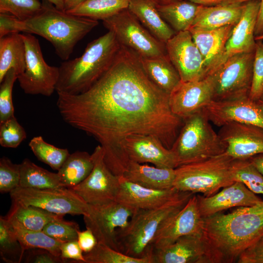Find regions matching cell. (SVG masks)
<instances>
[{
  "label": "cell",
  "mask_w": 263,
  "mask_h": 263,
  "mask_svg": "<svg viewBox=\"0 0 263 263\" xmlns=\"http://www.w3.org/2000/svg\"><path fill=\"white\" fill-rule=\"evenodd\" d=\"M77 241L85 253L90 252L98 243L94 235L88 228L83 231H78Z\"/></svg>",
  "instance_id": "obj_49"
},
{
  "label": "cell",
  "mask_w": 263,
  "mask_h": 263,
  "mask_svg": "<svg viewBox=\"0 0 263 263\" xmlns=\"http://www.w3.org/2000/svg\"><path fill=\"white\" fill-rule=\"evenodd\" d=\"M78 230L76 223L63 219L48 223L42 230L47 235L61 243L77 240Z\"/></svg>",
  "instance_id": "obj_43"
},
{
  "label": "cell",
  "mask_w": 263,
  "mask_h": 263,
  "mask_svg": "<svg viewBox=\"0 0 263 263\" xmlns=\"http://www.w3.org/2000/svg\"><path fill=\"white\" fill-rule=\"evenodd\" d=\"M197 4L204 6H212L220 4L221 0H188Z\"/></svg>",
  "instance_id": "obj_53"
},
{
  "label": "cell",
  "mask_w": 263,
  "mask_h": 263,
  "mask_svg": "<svg viewBox=\"0 0 263 263\" xmlns=\"http://www.w3.org/2000/svg\"><path fill=\"white\" fill-rule=\"evenodd\" d=\"M102 21L121 45L138 56L151 57L167 54L165 43L155 38L128 8Z\"/></svg>",
  "instance_id": "obj_8"
},
{
  "label": "cell",
  "mask_w": 263,
  "mask_h": 263,
  "mask_svg": "<svg viewBox=\"0 0 263 263\" xmlns=\"http://www.w3.org/2000/svg\"><path fill=\"white\" fill-rule=\"evenodd\" d=\"M204 235L225 263L235 262L245 249L263 236V201L204 218Z\"/></svg>",
  "instance_id": "obj_3"
},
{
  "label": "cell",
  "mask_w": 263,
  "mask_h": 263,
  "mask_svg": "<svg viewBox=\"0 0 263 263\" xmlns=\"http://www.w3.org/2000/svg\"><path fill=\"white\" fill-rule=\"evenodd\" d=\"M24 251L12 224L6 216L0 217V255L7 263L22 261Z\"/></svg>",
  "instance_id": "obj_36"
},
{
  "label": "cell",
  "mask_w": 263,
  "mask_h": 263,
  "mask_svg": "<svg viewBox=\"0 0 263 263\" xmlns=\"http://www.w3.org/2000/svg\"><path fill=\"white\" fill-rule=\"evenodd\" d=\"M255 38L256 40H263V35H262L261 36H260L256 37Z\"/></svg>",
  "instance_id": "obj_57"
},
{
  "label": "cell",
  "mask_w": 263,
  "mask_h": 263,
  "mask_svg": "<svg viewBox=\"0 0 263 263\" xmlns=\"http://www.w3.org/2000/svg\"><path fill=\"white\" fill-rule=\"evenodd\" d=\"M257 101H258L261 104L263 105V93L261 97Z\"/></svg>",
  "instance_id": "obj_58"
},
{
  "label": "cell",
  "mask_w": 263,
  "mask_h": 263,
  "mask_svg": "<svg viewBox=\"0 0 263 263\" xmlns=\"http://www.w3.org/2000/svg\"><path fill=\"white\" fill-rule=\"evenodd\" d=\"M7 218L12 224L24 252L32 248H42L56 256L61 257L60 245L62 243L48 236L42 230L27 229L16 220Z\"/></svg>",
  "instance_id": "obj_35"
},
{
  "label": "cell",
  "mask_w": 263,
  "mask_h": 263,
  "mask_svg": "<svg viewBox=\"0 0 263 263\" xmlns=\"http://www.w3.org/2000/svg\"><path fill=\"white\" fill-rule=\"evenodd\" d=\"M254 52L230 57L211 74L214 80L213 101L248 96L252 81Z\"/></svg>",
  "instance_id": "obj_10"
},
{
  "label": "cell",
  "mask_w": 263,
  "mask_h": 263,
  "mask_svg": "<svg viewBox=\"0 0 263 263\" xmlns=\"http://www.w3.org/2000/svg\"><path fill=\"white\" fill-rule=\"evenodd\" d=\"M203 110L210 122L220 127L229 123L238 122L263 128V105L249 96L213 101Z\"/></svg>",
  "instance_id": "obj_17"
},
{
  "label": "cell",
  "mask_w": 263,
  "mask_h": 263,
  "mask_svg": "<svg viewBox=\"0 0 263 263\" xmlns=\"http://www.w3.org/2000/svg\"><path fill=\"white\" fill-rule=\"evenodd\" d=\"M93 169L88 177L78 185L69 188L87 204L96 206L115 201L119 186V177L107 166L102 147L98 145L91 154Z\"/></svg>",
  "instance_id": "obj_13"
},
{
  "label": "cell",
  "mask_w": 263,
  "mask_h": 263,
  "mask_svg": "<svg viewBox=\"0 0 263 263\" xmlns=\"http://www.w3.org/2000/svg\"><path fill=\"white\" fill-rule=\"evenodd\" d=\"M57 94L63 120L99 143L107 166L118 177L132 161L124 150L127 137L153 136L170 149L184 123L170 109L169 94L146 74L139 56L122 45L110 68L88 90Z\"/></svg>",
  "instance_id": "obj_1"
},
{
  "label": "cell",
  "mask_w": 263,
  "mask_h": 263,
  "mask_svg": "<svg viewBox=\"0 0 263 263\" xmlns=\"http://www.w3.org/2000/svg\"><path fill=\"white\" fill-rule=\"evenodd\" d=\"M244 3L212 6L199 5L190 28L207 30L228 25L235 26L242 16Z\"/></svg>",
  "instance_id": "obj_24"
},
{
  "label": "cell",
  "mask_w": 263,
  "mask_h": 263,
  "mask_svg": "<svg viewBox=\"0 0 263 263\" xmlns=\"http://www.w3.org/2000/svg\"><path fill=\"white\" fill-rule=\"evenodd\" d=\"M84 257L85 263H151L149 255L134 258L99 243L90 252L85 253Z\"/></svg>",
  "instance_id": "obj_39"
},
{
  "label": "cell",
  "mask_w": 263,
  "mask_h": 263,
  "mask_svg": "<svg viewBox=\"0 0 263 263\" xmlns=\"http://www.w3.org/2000/svg\"><path fill=\"white\" fill-rule=\"evenodd\" d=\"M90 206L89 214L83 216L86 228L92 231L98 243L119 251L116 230L125 227L137 209L116 201L101 206Z\"/></svg>",
  "instance_id": "obj_14"
},
{
  "label": "cell",
  "mask_w": 263,
  "mask_h": 263,
  "mask_svg": "<svg viewBox=\"0 0 263 263\" xmlns=\"http://www.w3.org/2000/svg\"><path fill=\"white\" fill-rule=\"evenodd\" d=\"M94 162L91 154L76 151L68 155L57 171L61 187L71 188L85 180L92 171Z\"/></svg>",
  "instance_id": "obj_31"
},
{
  "label": "cell",
  "mask_w": 263,
  "mask_h": 263,
  "mask_svg": "<svg viewBox=\"0 0 263 263\" xmlns=\"http://www.w3.org/2000/svg\"><path fill=\"white\" fill-rule=\"evenodd\" d=\"M29 146L37 159L58 171L70 154L67 149L57 148L46 142L41 136L33 137Z\"/></svg>",
  "instance_id": "obj_37"
},
{
  "label": "cell",
  "mask_w": 263,
  "mask_h": 263,
  "mask_svg": "<svg viewBox=\"0 0 263 263\" xmlns=\"http://www.w3.org/2000/svg\"><path fill=\"white\" fill-rule=\"evenodd\" d=\"M26 51V65L18 75L21 88L26 94L50 96L56 91L59 68L48 65L43 58L38 38L32 34H21Z\"/></svg>",
  "instance_id": "obj_11"
},
{
  "label": "cell",
  "mask_w": 263,
  "mask_h": 263,
  "mask_svg": "<svg viewBox=\"0 0 263 263\" xmlns=\"http://www.w3.org/2000/svg\"><path fill=\"white\" fill-rule=\"evenodd\" d=\"M124 150L131 161L150 163L157 167L175 169L178 164L170 149L151 135H133L127 137Z\"/></svg>",
  "instance_id": "obj_21"
},
{
  "label": "cell",
  "mask_w": 263,
  "mask_h": 263,
  "mask_svg": "<svg viewBox=\"0 0 263 263\" xmlns=\"http://www.w3.org/2000/svg\"><path fill=\"white\" fill-rule=\"evenodd\" d=\"M214 80L212 75L198 80L183 82L169 94L172 112L184 120L203 110L213 101Z\"/></svg>",
  "instance_id": "obj_18"
},
{
  "label": "cell",
  "mask_w": 263,
  "mask_h": 263,
  "mask_svg": "<svg viewBox=\"0 0 263 263\" xmlns=\"http://www.w3.org/2000/svg\"><path fill=\"white\" fill-rule=\"evenodd\" d=\"M249 160L263 175V153L251 157Z\"/></svg>",
  "instance_id": "obj_51"
},
{
  "label": "cell",
  "mask_w": 263,
  "mask_h": 263,
  "mask_svg": "<svg viewBox=\"0 0 263 263\" xmlns=\"http://www.w3.org/2000/svg\"><path fill=\"white\" fill-rule=\"evenodd\" d=\"M121 46L110 31L89 43L80 56L65 60L58 67L56 91L76 95L88 90L110 68Z\"/></svg>",
  "instance_id": "obj_4"
},
{
  "label": "cell",
  "mask_w": 263,
  "mask_h": 263,
  "mask_svg": "<svg viewBox=\"0 0 263 263\" xmlns=\"http://www.w3.org/2000/svg\"><path fill=\"white\" fill-rule=\"evenodd\" d=\"M218 134L225 153L233 159H247L263 153V128L231 122L221 127Z\"/></svg>",
  "instance_id": "obj_19"
},
{
  "label": "cell",
  "mask_w": 263,
  "mask_h": 263,
  "mask_svg": "<svg viewBox=\"0 0 263 263\" xmlns=\"http://www.w3.org/2000/svg\"><path fill=\"white\" fill-rule=\"evenodd\" d=\"M156 0L159 3H167V2H170V1L174 0Z\"/></svg>",
  "instance_id": "obj_56"
},
{
  "label": "cell",
  "mask_w": 263,
  "mask_h": 263,
  "mask_svg": "<svg viewBox=\"0 0 263 263\" xmlns=\"http://www.w3.org/2000/svg\"><path fill=\"white\" fill-rule=\"evenodd\" d=\"M235 26L228 25L211 30L190 28L189 31L204 60L207 76L218 58L223 52Z\"/></svg>",
  "instance_id": "obj_25"
},
{
  "label": "cell",
  "mask_w": 263,
  "mask_h": 263,
  "mask_svg": "<svg viewBox=\"0 0 263 263\" xmlns=\"http://www.w3.org/2000/svg\"><path fill=\"white\" fill-rule=\"evenodd\" d=\"M231 170L234 182L243 183L256 194L263 195V175L247 159H233Z\"/></svg>",
  "instance_id": "obj_38"
},
{
  "label": "cell",
  "mask_w": 263,
  "mask_h": 263,
  "mask_svg": "<svg viewBox=\"0 0 263 263\" xmlns=\"http://www.w3.org/2000/svg\"><path fill=\"white\" fill-rule=\"evenodd\" d=\"M42 3L40 12L24 21L0 13V38L15 32L38 35L50 42L57 55L67 60L77 42L96 27L98 21L69 14L45 0Z\"/></svg>",
  "instance_id": "obj_2"
},
{
  "label": "cell",
  "mask_w": 263,
  "mask_h": 263,
  "mask_svg": "<svg viewBox=\"0 0 263 263\" xmlns=\"http://www.w3.org/2000/svg\"><path fill=\"white\" fill-rule=\"evenodd\" d=\"M201 215L204 218L233 207H249L263 200L243 183L234 182L210 196L197 195Z\"/></svg>",
  "instance_id": "obj_22"
},
{
  "label": "cell",
  "mask_w": 263,
  "mask_h": 263,
  "mask_svg": "<svg viewBox=\"0 0 263 263\" xmlns=\"http://www.w3.org/2000/svg\"><path fill=\"white\" fill-rule=\"evenodd\" d=\"M64 216L35 206L12 201L10 211L6 216L16 220L27 229L42 231L48 223L63 219Z\"/></svg>",
  "instance_id": "obj_32"
},
{
  "label": "cell",
  "mask_w": 263,
  "mask_h": 263,
  "mask_svg": "<svg viewBox=\"0 0 263 263\" xmlns=\"http://www.w3.org/2000/svg\"><path fill=\"white\" fill-rule=\"evenodd\" d=\"M151 263H222L221 254L202 234L182 236L171 244L149 251Z\"/></svg>",
  "instance_id": "obj_12"
},
{
  "label": "cell",
  "mask_w": 263,
  "mask_h": 263,
  "mask_svg": "<svg viewBox=\"0 0 263 263\" xmlns=\"http://www.w3.org/2000/svg\"><path fill=\"white\" fill-rule=\"evenodd\" d=\"M119 186L115 201L136 209H150L160 207L180 196L184 192L173 187L155 189L130 182L119 177Z\"/></svg>",
  "instance_id": "obj_23"
},
{
  "label": "cell",
  "mask_w": 263,
  "mask_h": 263,
  "mask_svg": "<svg viewBox=\"0 0 263 263\" xmlns=\"http://www.w3.org/2000/svg\"><path fill=\"white\" fill-rule=\"evenodd\" d=\"M61 257L74 263H85L83 251L77 240L62 243L60 245Z\"/></svg>",
  "instance_id": "obj_48"
},
{
  "label": "cell",
  "mask_w": 263,
  "mask_h": 263,
  "mask_svg": "<svg viewBox=\"0 0 263 263\" xmlns=\"http://www.w3.org/2000/svg\"><path fill=\"white\" fill-rule=\"evenodd\" d=\"M263 93V41L256 40L253 67V77L249 97L257 101Z\"/></svg>",
  "instance_id": "obj_45"
},
{
  "label": "cell",
  "mask_w": 263,
  "mask_h": 263,
  "mask_svg": "<svg viewBox=\"0 0 263 263\" xmlns=\"http://www.w3.org/2000/svg\"><path fill=\"white\" fill-rule=\"evenodd\" d=\"M18 75L14 69H10L0 82V123L14 116L12 90Z\"/></svg>",
  "instance_id": "obj_41"
},
{
  "label": "cell",
  "mask_w": 263,
  "mask_h": 263,
  "mask_svg": "<svg viewBox=\"0 0 263 263\" xmlns=\"http://www.w3.org/2000/svg\"><path fill=\"white\" fill-rule=\"evenodd\" d=\"M233 159L225 152L202 161L175 169L173 187L182 192L199 193L208 197L234 182L231 165Z\"/></svg>",
  "instance_id": "obj_7"
},
{
  "label": "cell",
  "mask_w": 263,
  "mask_h": 263,
  "mask_svg": "<svg viewBox=\"0 0 263 263\" xmlns=\"http://www.w3.org/2000/svg\"><path fill=\"white\" fill-rule=\"evenodd\" d=\"M156 3V0H131L128 9L155 38L166 43L175 32L161 17Z\"/></svg>",
  "instance_id": "obj_27"
},
{
  "label": "cell",
  "mask_w": 263,
  "mask_h": 263,
  "mask_svg": "<svg viewBox=\"0 0 263 263\" xmlns=\"http://www.w3.org/2000/svg\"><path fill=\"white\" fill-rule=\"evenodd\" d=\"M192 194L184 192L160 207L137 209L127 225L116 230L118 250L137 258L149 255L150 246L157 233L171 217L183 208Z\"/></svg>",
  "instance_id": "obj_5"
},
{
  "label": "cell",
  "mask_w": 263,
  "mask_h": 263,
  "mask_svg": "<svg viewBox=\"0 0 263 263\" xmlns=\"http://www.w3.org/2000/svg\"><path fill=\"white\" fill-rule=\"evenodd\" d=\"M54 4L57 9L64 11L63 0H45Z\"/></svg>",
  "instance_id": "obj_55"
},
{
  "label": "cell",
  "mask_w": 263,
  "mask_h": 263,
  "mask_svg": "<svg viewBox=\"0 0 263 263\" xmlns=\"http://www.w3.org/2000/svg\"><path fill=\"white\" fill-rule=\"evenodd\" d=\"M127 180L155 189L173 187L175 169L159 168L131 161L122 176Z\"/></svg>",
  "instance_id": "obj_26"
},
{
  "label": "cell",
  "mask_w": 263,
  "mask_h": 263,
  "mask_svg": "<svg viewBox=\"0 0 263 263\" xmlns=\"http://www.w3.org/2000/svg\"><path fill=\"white\" fill-rule=\"evenodd\" d=\"M19 164L13 163L6 157L0 159V192L10 193L19 186Z\"/></svg>",
  "instance_id": "obj_44"
},
{
  "label": "cell",
  "mask_w": 263,
  "mask_h": 263,
  "mask_svg": "<svg viewBox=\"0 0 263 263\" xmlns=\"http://www.w3.org/2000/svg\"><path fill=\"white\" fill-rule=\"evenodd\" d=\"M42 8L38 0H0V13L11 15L24 21L38 14Z\"/></svg>",
  "instance_id": "obj_40"
},
{
  "label": "cell",
  "mask_w": 263,
  "mask_h": 263,
  "mask_svg": "<svg viewBox=\"0 0 263 263\" xmlns=\"http://www.w3.org/2000/svg\"><path fill=\"white\" fill-rule=\"evenodd\" d=\"M26 65V51L21 34L15 32L0 38V82L6 73L14 69L18 76Z\"/></svg>",
  "instance_id": "obj_29"
},
{
  "label": "cell",
  "mask_w": 263,
  "mask_h": 263,
  "mask_svg": "<svg viewBox=\"0 0 263 263\" xmlns=\"http://www.w3.org/2000/svg\"><path fill=\"white\" fill-rule=\"evenodd\" d=\"M156 6L163 19L176 33L189 30L194 20L198 4L188 0H174Z\"/></svg>",
  "instance_id": "obj_30"
},
{
  "label": "cell",
  "mask_w": 263,
  "mask_h": 263,
  "mask_svg": "<svg viewBox=\"0 0 263 263\" xmlns=\"http://www.w3.org/2000/svg\"><path fill=\"white\" fill-rule=\"evenodd\" d=\"M26 136L25 130L15 116L0 123V145L3 147L16 148Z\"/></svg>",
  "instance_id": "obj_42"
},
{
  "label": "cell",
  "mask_w": 263,
  "mask_h": 263,
  "mask_svg": "<svg viewBox=\"0 0 263 263\" xmlns=\"http://www.w3.org/2000/svg\"><path fill=\"white\" fill-rule=\"evenodd\" d=\"M139 57L148 77L167 94H169L181 82L180 75L167 54L155 57Z\"/></svg>",
  "instance_id": "obj_28"
},
{
  "label": "cell",
  "mask_w": 263,
  "mask_h": 263,
  "mask_svg": "<svg viewBox=\"0 0 263 263\" xmlns=\"http://www.w3.org/2000/svg\"><path fill=\"white\" fill-rule=\"evenodd\" d=\"M253 0H221V2L220 4L228 5L234 4L244 3L248 1Z\"/></svg>",
  "instance_id": "obj_54"
},
{
  "label": "cell",
  "mask_w": 263,
  "mask_h": 263,
  "mask_svg": "<svg viewBox=\"0 0 263 263\" xmlns=\"http://www.w3.org/2000/svg\"><path fill=\"white\" fill-rule=\"evenodd\" d=\"M166 52L181 81L202 79L207 76L203 57L190 32H179L165 43Z\"/></svg>",
  "instance_id": "obj_15"
},
{
  "label": "cell",
  "mask_w": 263,
  "mask_h": 263,
  "mask_svg": "<svg viewBox=\"0 0 263 263\" xmlns=\"http://www.w3.org/2000/svg\"><path fill=\"white\" fill-rule=\"evenodd\" d=\"M86 0H63L64 11L71 10Z\"/></svg>",
  "instance_id": "obj_52"
},
{
  "label": "cell",
  "mask_w": 263,
  "mask_h": 263,
  "mask_svg": "<svg viewBox=\"0 0 263 263\" xmlns=\"http://www.w3.org/2000/svg\"><path fill=\"white\" fill-rule=\"evenodd\" d=\"M28 263H64L69 261L55 255L42 248H32L25 251L22 261Z\"/></svg>",
  "instance_id": "obj_46"
},
{
  "label": "cell",
  "mask_w": 263,
  "mask_h": 263,
  "mask_svg": "<svg viewBox=\"0 0 263 263\" xmlns=\"http://www.w3.org/2000/svg\"><path fill=\"white\" fill-rule=\"evenodd\" d=\"M184 121L183 125L170 150L178 167L202 161L225 152L218 133L203 110Z\"/></svg>",
  "instance_id": "obj_6"
},
{
  "label": "cell",
  "mask_w": 263,
  "mask_h": 263,
  "mask_svg": "<svg viewBox=\"0 0 263 263\" xmlns=\"http://www.w3.org/2000/svg\"><path fill=\"white\" fill-rule=\"evenodd\" d=\"M262 35H263V0H260V6L255 30V37Z\"/></svg>",
  "instance_id": "obj_50"
},
{
  "label": "cell",
  "mask_w": 263,
  "mask_h": 263,
  "mask_svg": "<svg viewBox=\"0 0 263 263\" xmlns=\"http://www.w3.org/2000/svg\"><path fill=\"white\" fill-rule=\"evenodd\" d=\"M260 6V0L244 3L241 19L234 26L225 49L212 65L209 75L216 71L228 58L240 53L255 51V30Z\"/></svg>",
  "instance_id": "obj_20"
},
{
  "label": "cell",
  "mask_w": 263,
  "mask_h": 263,
  "mask_svg": "<svg viewBox=\"0 0 263 263\" xmlns=\"http://www.w3.org/2000/svg\"><path fill=\"white\" fill-rule=\"evenodd\" d=\"M131 0H86L66 13L98 20L109 18L128 8Z\"/></svg>",
  "instance_id": "obj_34"
},
{
  "label": "cell",
  "mask_w": 263,
  "mask_h": 263,
  "mask_svg": "<svg viewBox=\"0 0 263 263\" xmlns=\"http://www.w3.org/2000/svg\"><path fill=\"white\" fill-rule=\"evenodd\" d=\"M12 201L40 207L59 215H87L90 206L72 189L64 187L36 189L19 187L11 191Z\"/></svg>",
  "instance_id": "obj_9"
},
{
  "label": "cell",
  "mask_w": 263,
  "mask_h": 263,
  "mask_svg": "<svg viewBox=\"0 0 263 263\" xmlns=\"http://www.w3.org/2000/svg\"><path fill=\"white\" fill-rule=\"evenodd\" d=\"M19 187L36 189L61 187L57 173L50 172L34 163L28 158L19 164Z\"/></svg>",
  "instance_id": "obj_33"
},
{
  "label": "cell",
  "mask_w": 263,
  "mask_h": 263,
  "mask_svg": "<svg viewBox=\"0 0 263 263\" xmlns=\"http://www.w3.org/2000/svg\"><path fill=\"white\" fill-rule=\"evenodd\" d=\"M238 263H263V236L239 256Z\"/></svg>",
  "instance_id": "obj_47"
},
{
  "label": "cell",
  "mask_w": 263,
  "mask_h": 263,
  "mask_svg": "<svg viewBox=\"0 0 263 263\" xmlns=\"http://www.w3.org/2000/svg\"><path fill=\"white\" fill-rule=\"evenodd\" d=\"M204 228V218L200 212L197 195H192L183 208L171 217L158 231L149 251L165 248L183 236L202 234Z\"/></svg>",
  "instance_id": "obj_16"
}]
</instances>
